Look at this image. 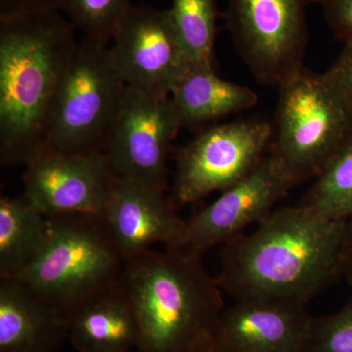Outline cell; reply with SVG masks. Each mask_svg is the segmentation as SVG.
<instances>
[{"instance_id": "obj_19", "label": "cell", "mask_w": 352, "mask_h": 352, "mask_svg": "<svg viewBox=\"0 0 352 352\" xmlns=\"http://www.w3.org/2000/svg\"><path fill=\"white\" fill-rule=\"evenodd\" d=\"M300 205L324 219L352 217V138L324 166Z\"/></svg>"}, {"instance_id": "obj_26", "label": "cell", "mask_w": 352, "mask_h": 352, "mask_svg": "<svg viewBox=\"0 0 352 352\" xmlns=\"http://www.w3.org/2000/svg\"><path fill=\"white\" fill-rule=\"evenodd\" d=\"M342 277L352 289V217L346 221V238L342 254Z\"/></svg>"}, {"instance_id": "obj_11", "label": "cell", "mask_w": 352, "mask_h": 352, "mask_svg": "<svg viewBox=\"0 0 352 352\" xmlns=\"http://www.w3.org/2000/svg\"><path fill=\"white\" fill-rule=\"evenodd\" d=\"M112 39L111 54L127 87L168 98L190 63L168 9L132 6Z\"/></svg>"}, {"instance_id": "obj_20", "label": "cell", "mask_w": 352, "mask_h": 352, "mask_svg": "<svg viewBox=\"0 0 352 352\" xmlns=\"http://www.w3.org/2000/svg\"><path fill=\"white\" fill-rule=\"evenodd\" d=\"M168 11L190 63L214 67L217 0H173Z\"/></svg>"}, {"instance_id": "obj_25", "label": "cell", "mask_w": 352, "mask_h": 352, "mask_svg": "<svg viewBox=\"0 0 352 352\" xmlns=\"http://www.w3.org/2000/svg\"><path fill=\"white\" fill-rule=\"evenodd\" d=\"M54 10H60V0H0V17Z\"/></svg>"}, {"instance_id": "obj_7", "label": "cell", "mask_w": 352, "mask_h": 352, "mask_svg": "<svg viewBox=\"0 0 352 352\" xmlns=\"http://www.w3.org/2000/svg\"><path fill=\"white\" fill-rule=\"evenodd\" d=\"M311 3L314 0H230L227 28L259 83L279 87L303 68Z\"/></svg>"}, {"instance_id": "obj_17", "label": "cell", "mask_w": 352, "mask_h": 352, "mask_svg": "<svg viewBox=\"0 0 352 352\" xmlns=\"http://www.w3.org/2000/svg\"><path fill=\"white\" fill-rule=\"evenodd\" d=\"M69 339L80 352H126L138 349L140 326L120 286L80 312L69 325Z\"/></svg>"}, {"instance_id": "obj_22", "label": "cell", "mask_w": 352, "mask_h": 352, "mask_svg": "<svg viewBox=\"0 0 352 352\" xmlns=\"http://www.w3.org/2000/svg\"><path fill=\"white\" fill-rule=\"evenodd\" d=\"M303 352H352V298L332 314L312 316Z\"/></svg>"}, {"instance_id": "obj_12", "label": "cell", "mask_w": 352, "mask_h": 352, "mask_svg": "<svg viewBox=\"0 0 352 352\" xmlns=\"http://www.w3.org/2000/svg\"><path fill=\"white\" fill-rule=\"evenodd\" d=\"M25 168L24 195L46 217H100L113 179L103 152L64 153L43 145Z\"/></svg>"}, {"instance_id": "obj_2", "label": "cell", "mask_w": 352, "mask_h": 352, "mask_svg": "<svg viewBox=\"0 0 352 352\" xmlns=\"http://www.w3.org/2000/svg\"><path fill=\"white\" fill-rule=\"evenodd\" d=\"M60 10L0 17V161L25 166L43 146L51 109L78 47Z\"/></svg>"}, {"instance_id": "obj_15", "label": "cell", "mask_w": 352, "mask_h": 352, "mask_svg": "<svg viewBox=\"0 0 352 352\" xmlns=\"http://www.w3.org/2000/svg\"><path fill=\"white\" fill-rule=\"evenodd\" d=\"M69 327L19 278H0V352H58Z\"/></svg>"}, {"instance_id": "obj_28", "label": "cell", "mask_w": 352, "mask_h": 352, "mask_svg": "<svg viewBox=\"0 0 352 352\" xmlns=\"http://www.w3.org/2000/svg\"><path fill=\"white\" fill-rule=\"evenodd\" d=\"M126 352H143L141 351L140 349H131V351H126Z\"/></svg>"}, {"instance_id": "obj_21", "label": "cell", "mask_w": 352, "mask_h": 352, "mask_svg": "<svg viewBox=\"0 0 352 352\" xmlns=\"http://www.w3.org/2000/svg\"><path fill=\"white\" fill-rule=\"evenodd\" d=\"M132 6L131 0H60V10L85 38L106 44Z\"/></svg>"}, {"instance_id": "obj_9", "label": "cell", "mask_w": 352, "mask_h": 352, "mask_svg": "<svg viewBox=\"0 0 352 352\" xmlns=\"http://www.w3.org/2000/svg\"><path fill=\"white\" fill-rule=\"evenodd\" d=\"M182 129L170 97L127 87L103 153L116 177L166 191L171 143Z\"/></svg>"}, {"instance_id": "obj_24", "label": "cell", "mask_w": 352, "mask_h": 352, "mask_svg": "<svg viewBox=\"0 0 352 352\" xmlns=\"http://www.w3.org/2000/svg\"><path fill=\"white\" fill-rule=\"evenodd\" d=\"M325 74L352 110V43H344L339 57Z\"/></svg>"}, {"instance_id": "obj_4", "label": "cell", "mask_w": 352, "mask_h": 352, "mask_svg": "<svg viewBox=\"0 0 352 352\" xmlns=\"http://www.w3.org/2000/svg\"><path fill=\"white\" fill-rule=\"evenodd\" d=\"M124 261L99 215L48 217L43 248L18 277L60 320L120 287Z\"/></svg>"}, {"instance_id": "obj_16", "label": "cell", "mask_w": 352, "mask_h": 352, "mask_svg": "<svg viewBox=\"0 0 352 352\" xmlns=\"http://www.w3.org/2000/svg\"><path fill=\"white\" fill-rule=\"evenodd\" d=\"M182 127L203 126L258 104L256 92L228 82L214 67L189 63L176 80L170 95Z\"/></svg>"}, {"instance_id": "obj_14", "label": "cell", "mask_w": 352, "mask_h": 352, "mask_svg": "<svg viewBox=\"0 0 352 352\" xmlns=\"http://www.w3.org/2000/svg\"><path fill=\"white\" fill-rule=\"evenodd\" d=\"M311 318L305 305L241 300L222 310L212 333L229 352H303Z\"/></svg>"}, {"instance_id": "obj_23", "label": "cell", "mask_w": 352, "mask_h": 352, "mask_svg": "<svg viewBox=\"0 0 352 352\" xmlns=\"http://www.w3.org/2000/svg\"><path fill=\"white\" fill-rule=\"evenodd\" d=\"M322 7L335 36L344 43H352V0H314Z\"/></svg>"}, {"instance_id": "obj_18", "label": "cell", "mask_w": 352, "mask_h": 352, "mask_svg": "<svg viewBox=\"0 0 352 352\" xmlns=\"http://www.w3.org/2000/svg\"><path fill=\"white\" fill-rule=\"evenodd\" d=\"M48 217L25 195L0 199V278L19 276L44 244Z\"/></svg>"}, {"instance_id": "obj_8", "label": "cell", "mask_w": 352, "mask_h": 352, "mask_svg": "<svg viewBox=\"0 0 352 352\" xmlns=\"http://www.w3.org/2000/svg\"><path fill=\"white\" fill-rule=\"evenodd\" d=\"M273 134L274 127L263 120H236L201 131L176 156L175 205L195 203L244 179L265 157Z\"/></svg>"}, {"instance_id": "obj_13", "label": "cell", "mask_w": 352, "mask_h": 352, "mask_svg": "<svg viewBox=\"0 0 352 352\" xmlns=\"http://www.w3.org/2000/svg\"><path fill=\"white\" fill-rule=\"evenodd\" d=\"M100 217L124 263L157 243L170 244L185 223L164 190L115 175Z\"/></svg>"}, {"instance_id": "obj_6", "label": "cell", "mask_w": 352, "mask_h": 352, "mask_svg": "<svg viewBox=\"0 0 352 352\" xmlns=\"http://www.w3.org/2000/svg\"><path fill=\"white\" fill-rule=\"evenodd\" d=\"M126 88L108 44L83 38L58 89L43 145L64 153L103 152Z\"/></svg>"}, {"instance_id": "obj_5", "label": "cell", "mask_w": 352, "mask_h": 352, "mask_svg": "<svg viewBox=\"0 0 352 352\" xmlns=\"http://www.w3.org/2000/svg\"><path fill=\"white\" fill-rule=\"evenodd\" d=\"M270 155L298 184L352 138V110L326 74L302 68L279 85Z\"/></svg>"}, {"instance_id": "obj_27", "label": "cell", "mask_w": 352, "mask_h": 352, "mask_svg": "<svg viewBox=\"0 0 352 352\" xmlns=\"http://www.w3.org/2000/svg\"><path fill=\"white\" fill-rule=\"evenodd\" d=\"M184 352H229L214 339L212 333L201 337Z\"/></svg>"}, {"instance_id": "obj_1", "label": "cell", "mask_w": 352, "mask_h": 352, "mask_svg": "<svg viewBox=\"0 0 352 352\" xmlns=\"http://www.w3.org/2000/svg\"><path fill=\"white\" fill-rule=\"evenodd\" d=\"M346 221L324 219L300 204L276 208L252 232L223 245L215 280L235 302L307 307L342 276Z\"/></svg>"}, {"instance_id": "obj_10", "label": "cell", "mask_w": 352, "mask_h": 352, "mask_svg": "<svg viewBox=\"0 0 352 352\" xmlns=\"http://www.w3.org/2000/svg\"><path fill=\"white\" fill-rule=\"evenodd\" d=\"M296 185L270 154L244 179L185 220L182 231L166 248L203 258L212 248L226 244L261 222Z\"/></svg>"}, {"instance_id": "obj_3", "label": "cell", "mask_w": 352, "mask_h": 352, "mask_svg": "<svg viewBox=\"0 0 352 352\" xmlns=\"http://www.w3.org/2000/svg\"><path fill=\"white\" fill-rule=\"evenodd\" d=\"M120 286L138 315L143 352H184L212 333L221 291L201 258L175 250L146 251L124 263Z\"/></svg>"}]
</instances>
